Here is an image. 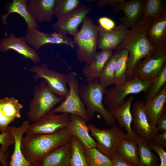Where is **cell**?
Listing matches in <instances>:
<instances>
[{
  "label": "cell",
  "mask_w": 166,
  "mask_h": 166,
  "mask_svg": "<svg viewBox=\"0 0 166 166\" xmlns=\"http://www.w3.org/2000/svg\"><path fill=\"white\" fill-rule=\"evenodd\" d=\"M28 0H13L11 2L6 4L5 7L7 13L2 15L1 19L2 23L7 24L6 19L10 13H16L23 18L27 25V31L34 28L39 29L38 23L35 20L28 10Z\"/></svg>",
  "instance_id": "cell-24"
},
{
  "label": "cell",
  "mask_w": 166,
  "mask_h": 166,
  "mask_svg": "<svg viewBox=\"0 0 166 166\" xmlns=\"http://www.w3.org/2000/svg\"><path fill=\"white\" fill-rule=\"evenodd\" d=\"M25 37L28 45L36 51L49 44H64L75 48L73 40L70 37L56 31L46 33L34 28L26 31Z\"/></svg>",
  "instance_id": "cell-14"
},
{
  "label": "cell",
  "mask_w": 166,
  "mask_h": 166,
  "mask_svg": "<svg viewBox=\"0 0 166 166\" xmlns=\"http://www.w3.org/2000/svg\"><path fill=\"white\" fill-rule=\"evenodd\" d=\"M29 70L35 74L36 78L45 81L49 89L55 95L64 99L68 93V75L49 68L45 63L35 65Z\"/></svg>",
  "instance_id": "cell-9"
},
{
  "label": "cell",
  "mask_w": 166,
  "mask_h": 166,
  "mask_svg": "<svg viewBox=\"0 0 166 166\" xmlns=\"http://www.w3.org/2000/svg\"><path fill=\"white\" fill-rule=\"evenodd\" d=\"M112 166H138L128 163L123 160L117 152L112 157Z\"/></svg>",
  "instance_id": "cell-40"
},
{
  "label": "cell",
  "mask_w": 166,
  "mask_h": 166,
  "mask_svg": "<svg viewBox=\"0 0 166 166\" xmlns=\"http://www.w3.org/2000/svg\"><path fill=\"white\" fill-rule=\"evenodd\" d=\"M123 0H99L97 2V6L98 7H102L107 4L113 6L115 4L121 2Z\"/></svg>",
  "instance_id": "cell-43"
},
{
  "label": "cell",
  "mask_w": 166,
  "mask_h": 166,
  "mask_svg": "<svg viewBox=\"0 0 166 166\" xmlns=\"http://www.w3.org/2000/svg\"><path fill=\"white\" fill-rule=\"evenodd\" d=\"M82 23L80 30L73 36V42L77 59L89 64L97 52L98 27L92 19L87 16Z\"/></svg>",
  "instance_id": "cell-4"
},
{
  "label": "cell",
  "mask_w": 166,
  "mask_h": 166,
  "mask_svg": "<svg viewBox=\"0 0 166 166\" xmlns=\"http://www.w3.org/2000/svg\"><path fill=\"white\" fill-rule=\"evenodd\" d=\"M68 128L72 136L77 139L85 148H96V142L90 135L86 122L82 118L77 115L70 114Z\"/></svg>",
  "instance_id": "cell-20"
},
{
  "label": "cell",
  "mask_w": 166,
  "mask_h": 166,
  "mask_svg": "<svg viewBox=\"0 0 166 166\" xmlns=\"http://www.w3.org/2000/svg\"><path fill=\"white\" fill-rule=\"evenodd\" d=\"M10 49L23 56L24 58L30 60L34 64L38 63L41 61L37 52L28 45L25 36L17 37L10 33L8 37L1 39L0 51L5 53Z\"/></svg>",
  "instance_id": "cell-15"
},
{
  "label": "cell",
  "mask_w": 166,
  "mask_h": 166,
  "mask_svg": "<svg viewBox=\"0 0 166 166\" xmlns=\"http://www.w3.org/2000/svg\"><path fill=\"white\" fill-rule=\"evenodd\" d=\"M138 150V166H159V159L152 151L148 143L138 136L136 140Z\"/></svg>",
  "instance_id": "cell-28"
},
{
  "label": "cell",
  "mask_w": 166,
  "mask_h": 166,
  "mask_svg": "<svg viewBox=\"0 0 166 166\" xmlns=\"http://www.w3.org/2000/svg\"><path fill=\"white\" fill-rule=\"evenodd\" d=\"M166 84V62L164 64L160 73L153 80L147 92L144 102H148L156 96Z\"/></svg>",
  "instance_id": "cell-35"
},
{
  "label": "cell",
  "mask_w": 166,
  "mask_h": 166,
  "mask_svg": "<svg viewBox=\"0 0 166 166\" xmlns=\"http://www.w3.org/2000/svg\"><path fill=\"white\" fill-rule=\"evenodd\" d=\"M106 89L99 79L85 80L80 84L79 92L90 120L94 113L97 112L101 115L108 125L112 126L116 124V119L105 108L103 103L104 94Z\"/></svg>",
  "instance_id": "cell-3"
},
{
  "label": "cell",
  "mask_w": 166,
  "mask_h": 166,
  "mask_svg": "<svg viewBox=\"0 0 166 166\" xmlns=\"http://www.w3.org/2000/svg\"><path fill=\"white\" fill-rule=\"evenodd\" d=\"M117 54V50L113 53L106 62L99 78L105 88L114 84L115 68Z\"/></svg>",
  "instance_id": "cell-32"
},
{
  "label": "cell",
  "mask_w": 166,
  "mask_h": 166,
  "mask_svg": "<svg viewBox=\"0 0 166 166\" xmlns=\"http://www.w3.org/2000/svg\"><path fill=\"white\" fill-rule=\"evenodd\" d=\"M64 99L54 94L42 79L34 90L27 114L28 119L32 123L35 122Z\"/></svg>",
  "instance_id": "cell-6"
},
{
  "label": "cell",
  "mask_w": 166,
  "mask_h": 166,
  "mask_svg": "<svg viewBox=\"0 0 166 166\" xmlns=\"http://www.w3.org/2000/svg\"><path fill=\"white\" fill-rule=\"evenodd\" d=\"M117 54L116 61L114 84L120 85L126 80V72L129 53L124 49H117Z\"/></svg>",
  "instance_id": "cell-29"
},
{
  "label": "cell",
  "mask_w": 166,
  "mask_h": 166,
  "mask_svg": "<svg viewBox=\"0 0 166 166\" xmlns=\"http://www.w3.org/2000/svg\"><path fill=\"white\" fill-rule=\"evenodd\" d=\"M158 131L162 132L166 131V107L164 108L160 116L156 126Z\"/></svg>",
  "instance_id": "cell-41"
},
{
  "label": "cell",
  "mask_w": 166,
  "mask_h": 166,
  "mask_svg": "<svg viewBox=\"0 0 166 166\" xmlns=\"http://www.w3.org/2000/svg\"><path fill=\"white\" fill-rule=\"evenodd\" d=\"M98 22L99 26L105 30H113L116 27L115 22L107 17L102 16L99 18Z\"/></svg>",
  "instance_id": "cell-39"
},
{
  "label": "cell",
  "mask_w": 166,
  "mask_h": 166,
  "mask_svg": "<svg viewBox=\"0 0 166 166\" xmlns=\"http://www.w3.org/2000/svg\"><path fill=\"white\" fill-rule=\"evenodd\" d=\"M68 75L69 87L68 93L60 105L52 110L55 113L77 115L88 122L91 120L79 95L78 80L74 72H69Z\"/></svg>",
  "instance_id": "cell-8"
},
{
  "label": "cell",
  "mask_w": 166,
  "mask_h": 166,
  "mask_svg": "<svg viewBox=\"0 0 166 166\" xmlns=\"http://www.w3.org/2000/svg\"><path fill=\"white\" fill-rule=\"evenodd\" d=\"M148 144L150 149L155 151L159 156L160 162L159 166H166V152L164 148L156 144L153 141Z\"/></svg>",
  "instance_id": "cell-38"
},
{
  "label": "cell",
  "mask_w": 166,
  "mask_h": 166,
  "mask_svg": "<svg viewBox=\"0 0 166 166\" xmlns=\"http://www.w3.org/2000/svg\"><path fill=\"white\" fill-rule=\"evenodd\" d=\"M80 4L79 0H56L54 16L58 18L71 11Z\"/></svg>",
  "instance_id": "cell-36"
},
{
  "label": "cell",
  "mask_w": 166,
  "mask_h": 166,
  "mask_svg": "<svg viewBox=\"0 0 166 166\" xmlns=\"http://www.w3.org/2000/svg\"><path fill=\"white\" fill-rule=\"evenodd\" d=\"M22 105L14 97L0 99V113L3 117L15 119L21 117Z\"/></svg>",
  "instance_id": "cell-30"
},
{
  "label": "cell",
  "mask_w": 166,
  "mask_h": 166,
  "mask_svg": "<svg viewBox=\"0 0 166 166\" xmlns=\"http://www.w3.org/2000/svg\"><path fill=\"white\" fill-rule=\"evenodd\" d=\"M84 149L89 166H112L111 159L97 148H84Z\"/></svg>",
  "instance_id": "cell-33"
},
{
  "label": "cell",
  "mask_w": 166,
  "mask_h": 166,
  "mask_svg": "<svg viewBox=\"0 0 166 166\" xmlns=\"http://www.w3.org/2000/svg\"><path fill=\"white\" fill-rule=\"evenodd\" d=\"M72 136L68 128L45 134H26L21 141L22 153L26 159L36 166L45 156L65 144Z\"/></svg>",
  "instance_id": "cell-2"
},
{
  "label": "cell",
  "mask_w": 166,
  "mask_h": 166,
  "mask_svg": "<svg viewBox=\"0 0 166 166\" xmlns=\"http://www.w3.org/2000/svg\"><path fill=\"white\" fill-rule=\"evenodd\" d=\"M145 0H125L118 2L113 6V12L117 13L122 11L124 15L120 20L122 24L131 29L142 18Z\"/></svg>",
  "instance_id": "cell-16"
},
{
  "label": "cell",
  "mask_w": 166,
  "mask_h": 166,
  "mask_svg": "<svg viewBox=\"0 0 166 166\" xmlns=\"http://www.w3.org/2000/svg\"><path fill=\"white\" fill-rule=\"evenodd\" d=\"M117 152L127 162L137 165L139 162L138 150L136 140L125 138L122 139L118 147Z\"/></svg>",
  "instance_id": "cell-27"
},
{
  "label": "cell",
  "mask_w": 166,
  "mask_h": 166,
  "mask_svg": "<svg viewBox=\"0 0 166 166\" xmlns=\"http://www.w3.org/2000/svg\"><path fill=\"white\" fill-rule=\"evenodd\" d=\"M166 62V49L156 51L144 58L134 69L132 78L147 81L153 80L160 72Z\"/></svg>",
  "instance_id": "cell-11"
},
{
  "label": "cell",
  "mask_w": 166,
  "mask_h": 166,
  "mask_svg": "<svg viewBox=\"0 0 166 166\" xmlns=\"http://www.w3.org/2000/svg\"><path fill=\"white\" fill-rule=\"evenodd\" d=\"M88 125L92 136L96 140V148L111 159L117 152L121 141L128 138L127 133L116 124L107 129H101L91 123Z\"/></svg>",
  "instance_id": "cell-7"
},
{
  "label": "cell",
  "mask_w": 166,
  "mask_h": 166,
  "mask_svg": "<svg viewBox=\"0 0 166 166\" xmlns=\"http://www.w3.org/2000/svg\"><path fill=\"white\" fill-rule=\"evenodd\" d=\"M56 0H28L27 8L38 23L50 22L54 16Z\"/></svg>",
  "instance_id": "cell-22"
},
{
  "label": "cell",
  "mask_w": 166,
  "mask_h": 166,
  "mask_svg": "<svg viewBox=\"0 0 166 166\" xmlns=\"http://www.w3.org/2000/svg\"><path fill=\"white\" fill-rule=\"evenodd\" d=\"M71 140L45 156L36 166H70Z\"/></svg>",
  "instance_id": "cell-23"
},
{
  "label": "cell",
  "mask_w": 166,
  "mask_h": 166,
  "mask_svg": "<svg viewBox=\"0 0 166 166\" xmlns=\"http://www.w3.org/2000/svg\"><path fill=\"white\" fill-rule=\"evenodd\" d=\"M9 156L8 152L3 153L0 150V162L2 166H10L8 159Z\"/></svg>",
  "instance_id": "cell-44"
},
{
  "label": "cell",
  "mask_w": 166,
  "mask_h": 166,
  "mask_svg": "<svg viewBox=\"0 0 166 166\" xmlns=\"http://www.w3.org/2000/svg\"><path fill=\"white\" fill-rule=\"evenodd\" d=\"M14 140L11 134L8 130L2 132L0 134V150L1 152L5 153L8 148L10 145L14 144Z\"/></svg>",
  "instance_id": "cell-37"
},
{
  "label": "cell",
  "mask_w": 166,
  "mask_h": 166,
  "mask_svg": "<svg viewBox=\"0 0 166 166\" xmlns=\"http://www.w3.org/2000/svg\"><path fill=\"white\" fill-rule=\"evenodd\" d=\"M72 152L70 160V166H89L84 148L76 137L72 136L71 140Z\"/></svg>",
  "instance_id": "cell-34"
},
{
  "label": "cell",
  "mask_w": 166,
  "mask_h": 166,
  "mask_svg": "<svg viewBox=\"0 0 166 166\" xmlns=\"http://www.w3.org/2000/svg\"><path fill=\"white\" fill-rule=\"evenodd\" d=\"M134 98V96L131 95L122 105L108 111L117 120L119 127L126 130L128 138L136 141L138 136L133 132L131 127L132 117L131 106Z\"/></svg>",
  "instance_id": "cell-21"
},
{
  "label": "cell",
  "mask_w": 166,
  "mask_h": 166,
  "mask_svg": "<svg viewBox=\"0 0 166 166\" xmlns=\"http://www.w3.org/2000/svg\"><path fill=\"white\" fill-rule=\"evenodd\" d=\"M144 102L140 101L135 102L131 109L132 117V130L133 132L144 139L148 143L153 141L159 133L157 127L150 124L144 109Z\"/></svg>",
  "instance_id": "cell-13"
},
{
  "label": "cell",
  "mask_w": 166,
  "mask_h": 166,
  "mask_svg": "<svg viewBox=\"0 0 166 166\" xmlns=\"http://www.w3.org/2000/svg\"><path fill=\"white\" fill-rule=\"evenodd\" d=\"M153 20L142 17L129 30L117 48L124 49L128 52L127 80L132 78L134 69L143 59L151 55L156 51L146 36L147 31Z\"/></svg>",
  "instance_id": "cell-1"
},
{
  "label": "cell",
  "mask_w": 166,
  "mask_h": 166,
  "mask_svg": "<svg viewBox=\"0 0 166 166\" xmlns=\"http://www.w3.org/2000/svg\"><path fill=\"white\" fill-rule=\"evenodd\" d=\"M153 80L144 81L132 78L127 80L123 83L106 89L104 103L108 110L122 105L128 95L147 92L151 87Z\"/></svg>",
  "instance_id": "cell-5"
},
{
  "label": "cell",
  "mask_w": 166,
  "mask_h": 166,
  "mask_svg": "<svg viewBox=\"0 0 166 166\" xmlns=\"http://www.w3.org/2000/svg\"><path fill=\"white\" fill-rule=\"evenodd\" d=\"M98 27L97 48L101 50L117 49L129 30L122 23L112 30H105L99 26Z\"/></svg>",
  "instance_id": "cell-17"
},
{
  "label": "cell",
  "mask_w": 166,
  "mask_h": 166,
  "mask_svg": "<svg viewBox=\"0 0 166 166\" xmlns=\"http://www.w3.org/2000/svg\"><path fill=\"white\" fill-rule=\"evenodd\" d=\"M69 114H57L52 110L48 112L35 122L30 124L26 134H45L55 132L68 128Z\"/></svg>",
  "instance_id": "cell-10"
},
{
  "label": "cell",
  "mask_w": 166,
  "mask_h": 166,
  "mask_svg": "<svg viewBox=\"0 0 166 166\" xmlns=\"http://www.w3.org/2000/svg\"><path fill=\"white\" fill-rule=\"evenodd\" d=\"M91 11L88 6L80 4L69 12L58 18L57 21L51 24L56 31L64 35L74 36L78 32V28L86 15Z\"/></svg>",
  "instance_id": "cell-12"
},
{
  "label": "cell",
  "mask_w": 166,
  "mask_h": 166,
  "mask_svg": "<svg viewBox=\"0 0 166 166\" xmlns=\"http://www.w3.org/2000/svg\"><path fill=\"white\" fill-rule=\"evenodd\" d=\"M166 13V0H145L142 17L153 20Z\"/></svg>",
  "instance_id": "cell-31"
},
{
  "label": "cell",
  "mask_w": 166,
  "mask_h": 166,
  "mask_svg": "<svg viewBox=\"0 0 166 166\" xmlns=\"http://www.w3.org/2000/svg\"><path fill=\"white\" fill-rule=\"evenodd\" d=\"M112 54L113 51L110 49L97 52L91 63L86 64L83 67L82 73L85 80L99 79L105 64Z\"/></svg>",
  "instance_id": "cell-25"
},
{
  "label": "cell",
  "mask_w": 166,
  "mask_h": 166,
  "mask_svg": "<svg viewBox=\"0 0 166 166\" xmlns=\"http://www.w3.org/2000/svg\"><path fill=\"white\" fill-rule=\"evenodd\" d=\"M30 124L28 120L24 121L18 127L10 126L8 131L14 140V152L9 163L10 166H34L24 156L21 149V141Z\"/></svg>",
  "instance_id": "cell-18"
},
{
  "label": "cell",
  "mask_w": 166,
  "mask_h": 166,
  "mask_svg": "<svg viewBox=\"0 0 166 166\" xmlns=\"http://www.w3.org/2000/svg\"><path fill=\"white\" fill-rule=\"evenodd\" d=\"M146 36L155 51L166 49V13L152 21Z\"/></svg>",
  "instance_id": "cell-19"
},
{
  "label": "cell",
  "mask_w": 166,
  "mask_h": 166,
  "mask_svg": "<svg viewBox=\"0 0 166 166\" xmlns=\"http://www.w3.org/2000/svg\"><path fill=\"white\" fill-rule=\"evenodd\" d=\"M166 85L150 101L144 102L145 112L150 124L156 127L158 120L166 107Z\"/></svg>",
  "instance_id": "cell-26"
},
{
  "label": "cell",
  "mask_w": 166,
  "mask_h": 166,
  "mask_svg": "<svg viewBox=\"0 0 166 166\" xmlns=\"http://www.w3.org/2000/svg\"><path fill=\"white\" fill-rule=\"evenodd\" d=\"M153 141L163 148L166 147V131L157 134L154 138Z\"/></svg>",
  "instance_id": "cell-42"
}]
</instances>
